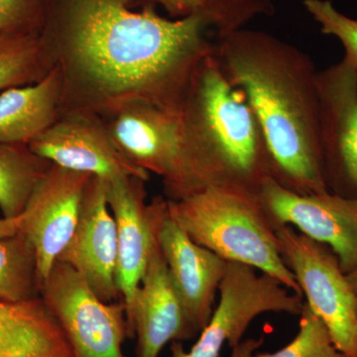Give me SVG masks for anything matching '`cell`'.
Returning a JSON list of instances; mask_svg holds the SVG:
<instances>
[{"label":"cell","instance_id":"9a60e30c","mask_svg":"<svg viewBox=\"0 0 357 357\" xmlns=\"http://www.w3.org/2000/svg\"><path fill=\"white\" fill-rule=\"evenodd\" d=\"M126 321L128 335H137V357H158L169 342L197 335L174 289L157 241Z\"/></svg>","mask_w":357,"mask_h":357},{"label":"cell","instance_id":"603a6c76","mask_svg":"<svg viewBox=\"0 0 357 357\" xmlns=\"http://www.w3.org/2000/svg\"><path fill=\"white\" fill-rule=\"evenodd\" d=\"M159 3L175 18L194 14H211L225 21L232 29L244 27L259 15L273 13L270 0H150Z\"/></svg>","mask_w":357,"mask_h":357},{"label":"cell","instance_id":"cb8c5ba5","mask_svg":"<svg viewBox=\"0 0 357 357\" xmlns=\"http://www.w3.org/2000/svg\"><path fill=\"white\" fill-rule=\"evenodd\" d=\"M303 6L323 34L335 37L342 43L344 60L357 70V20L340 13L332 0H303Z\"/></svg>","mask_w":357,"mask_h":357},{"label":"cell","instance_id":"2e32d148","mask_svg":"<svg viewBox=\"0 0 357 357\" xmlns=\"http://www.w3.org/2000/svg\"><path fill=\"white\" fill-rule=\"evenodd\" d=\"M143 182L131 177L107 180V202L116 223V286L126 305V317L156 243L150 204H145Z\"/></svg>","mask_w":357,"mask_h":357},{"label":"cell","instance_id":"9c48e42d","mask_svg":"<svg viewBox=\"0 0 357 357\" xmlns=\"http://www.w3.org/2000/svg\"><path fill=\"white\" fill-rule=\"evenodd\" d=\"M258 196L274 225H294L300 234L330 246L345 274L356 269L357 198L331 192L298 194L271 176Z\"/></svg>","mask_w":357,"mask_h":357},{"label":"cell","instance_id":"8992f818","mask_svg":"<svg viewBox=\"0 0 357 357\" xmlns=\"http://www.w3.org/2000/svg\"><path fill=\"white\" fill-rule=\"evenodd\" d=\"M273 225L307 306L325 324L338 351L357 357V297L337 256L291 225Z\"/></svg>","mask_w":357,"mask_h":357},{"label":"cell","instance_id":"5bb4252c","mask_svg":"<svg viewBox=\"0 0 357 357\" xmlns=\"http://www.w3.org/2000/svg\"><path fill=\"white\" fill-rule=\"evenodd\" d=\"M105 178L93 176L86 185L79 222L58 261L81 275L103 302L119 296L116 286V223L110 211Z\"/></svg>","mask_w":357,"mask_h":357},{"label":"cell","instance_id":"4316f807","mask_svg":"<svg viewBox=\"0 0 357 357\" xmlns=\"http://www.w3.org/2000/svg\"><path fill=\"white\" fill-rule=\"evenodd\" d=\"M347 278H349V283H351V287L354 289L357 297V268L351 273L347 274Z\"/></svg>","mask_w":357,"mask_h":357},{"label":"cell","instance_id":"7402d4cb","mask_svg":"<svg viewBox=\"0 0 357 357\" xmlns=\"http://www.w3.org/2000/svg\"><path fill=\"white\" fill-rule=\"evenodd\" d=\"M299 332L290 344L275 352L257 354L264 338H248L232 347L230 357H347L338 351L325 324L305 303Z\"/></svg>","mask_w":357,"mask_h":357},{"label":"cell","instance_id":"e0dca14e","mask_svg":"<svg viewBox=\"0 0 357 357\" xmlns=\"http://www.w3.org/2000/svg\"><path fill=\"white\" fill-rule=\"evenodd\" d=\"M0 357H75L58 321L41 298L0 301Z\"/></svg>","mask_w":357,"mask_h":357},{"label":"cell","instance_id":"44dd1931","mask_svg":"<svg viewBox=\"0 0 357 357\" xmlns=\"http://www.w3.org/2000/svg\"><path fill=\"white\" fill-rule=\"evenodd\" d=\"M41 290L35 249L24 234L0 237V301L18 304Z\"/></svg>","mask_w":357,"mask_h":357},{"label":"cell","instance_id":"6da1fadb","mask_svg":"<svg viewBox=\"0 0 357 357\" xmlns=\"http://www.w3.org/2000/svg\"><path fill=\"white\" fill-rule=\"evenodd\" d=\"M134 0H45L41 35L57 53L63 91L93 107L131 103L178 110L195 70L234 31L211 14L168 20ZM53 59V58H52Z\"/></svg>","mask_w":357,"mask_h":357},{"label":"cell","instance_id":"52a82bcc","mask_svg":"<svg viewBox=\"0 0 357 357\" xmlns=\"http://www.w3.org/2000/svg\"><path fill=\"white\" fill-rule=\"evenodd\" d=\"M220 301L198 342L185 351L180 342L171 344L172 357H218L223 345L236 347L251 321L265 312L300 316L303 296L291 293L281 282L241 263L227 262L220 285Z\"/></svg>","mask_w":357,"mask_h":357},{"label":"cell","instance_id":"4fadbf2b","mask_svg":"<svg viewBox=\"0 0 357 357\" xmlns=\"http://www.w3.org/2000/svg\"><path fill=\"white\" fill-rule=\"evenodd\" d=\"M35 154L54 165L112 180L131 177L146 181L149 173L134 165L115 145L109 129L86 115L57 119L28 143Z\"/></svg>","mask_w":357,"mask_h":357},{"label":"cell","instance_id":"ac0fdd59","mask_svg":"<svg viewBox=\"0 0 357 357\" xmlns=\"http://www.w3.org/2000/svg\"><path fill=\"white\" fill-rule=\"evenodd\" d=\"M63 77L57 65L37 83L0 93V142L25 143L57 121L63 100Z\"/></svg>","mask_w":357,"mask_h":357},{"label":"cell","instance_id":"30bf717a","mask_svg":"<svg viewBox=\"0 0 357 357\" xmlns=\"http://www.w3.org/2000/svg\"><path fill=\"white\" fill-rule=\"evenodd\" d=\"M157 243L190 325L198 333L215 311V297L227 262L195 243L169 213L167 199L150 204Z\"/></svg>","mask_w":357,"mask_h":357},{"label":"cell","instance_id":"d4e9b609","mask_svg":"<svg viewBox=\"0 0 357 357\" xmlns=\"http://www.w3.org/2000/svg\"><path fill=\"white\" fill-rule=\"evenodd\" d=\"M45 0H0V34L40 29Z\"/></svg>","mask_w":357,"mask_h":357},{"label":"cell","instance_id":"3957f363","mask_svg":"<svg viewBox=\"0 0 357 357\" xmlns=\"http://www.w3.org/2000/svg\"><path fill=\"white\" fill-rule=\"evenodd\" d=\"M178 112L211 185L258 192L265 178L273 177L255 112L243 91L223 74L215 52L195 70Z\"/></svg>","mask_w":357,"mask_h":357},{"label":"cell","instance_id":"ba28073f","mask_svg":"<svg viewBox=\"0 0 357 357\" xmlns=\"http://www.w3.org/2000/svg\"><path fill=\"white\" fill-rule=\"evenodd\" d=\"M40 294L75 357H126L122 351L128 335L123 302H103L81 275L60 261L54 265Z\"/></svg>","mask_w":357,"mask_h":357},{"label":"cell","instance_id":"ffe728a7","mask_svg":"<svg viewBox=\"0 0 357 357\" xmlns=\"http://www.w3.org/2000/svg\"><path fill=\"white\" fill-rule=\"evenodd\" d=\"M54 66L41 28L0 34V91L37 83Z\"/></svg>","mask_w":357,"mask_h":357},{"label":"cell","instance_id":"8fae6325","mask_svg":"<svg viewBox=\"0 0 357 357\" xmlns=\"http://www.w3.org/2000/svg\"><path fill=\"white\" fill-rule=\"evenodd\" d=\"M319 144L328 190L357 198V70L344 58L318 70Z\"/></svg>","mask_w":357,"mask_h":357},{"label":"cell","instance_id":"7a4b0ae2","mask_svg":"<svg viewBox=\"0 0 357 357\" xmlns=\"http://www.w3.org/2000/svg\"><path fill=\"white\" fill-rule=\"evenodd\" d=\"M215 57L255 112L275 180L298 194L330 192L319 144L318 70L311 57L270 33L244 27L218 40Z\"/></svg>","mask_w":357,"mask_h":357},{"label":"cell","instance_id":"484cf974","mask_svg":"<svg viewBox=\"0 0 357 357\" xmlns=\"http://www.w3.org/2000/svg\"><path fill=\"white\" fill-rule=\"evenodd\" d=\"M20 218H14V220L0 218V237L14 236L20 232Z\"/></svg>","mask_w":357,"mask_h":357},{"label":"cell","instance_id":"7c38bea8","mask_svg":"<svg viewBox=\"0 0 357 357\" xmlns=\"http://www.w3.org/2000/svg\"><path fill=\"white\" fill-rule=\"evenodd\" d=\"M91 177L53 164L20 217V231L36 252L41 286L74 234Z\"/></svg>","mask_w":357,"mask_h":357},{"label":"cell","instance_id":"5b68a950","mask_svg":"<svg viewBox=\"0 0 357 357\" xmlns=\"http://www.w3.org/2000/svg\"><path fill=\"white\" fill-rule=\"evenodd\" d=\"M114 114L107 129L115 145L134 165L163 178L169 199H182L210 187L178 109L131 103Z\"/></svg>","mask_w":357,"mask_h":357},{"label":"cell","instance_id":"277c9868","mask_svg":"<svg viewBox=\"0 0 357 357\" xmlns=\"http://www.w3.org/2000/svg\"><path fill=\"white\" fill-rule=\"evenodd\" d=\"M167 206L195 243L227 261L259 270L303 296L282 256L273 223L258 192L234 185H211L182 199H168Z\"/></svg>","mask_w":357,"mask_h":357},{"label":"cell","instance_id":"d6986e66","mask_svg":"<svg viewBox=\"0 0 357 357\" xmlns=\"http://www.w3.org/2000/svg\"><path fill=\"white\" fill-rule=\"evenodd\" d=\"M52 166L25 143L0 142V210L4 218L14 220L24 213Z\"/></svg>","mask_w":357,"mask_h":357}]
</instances>
